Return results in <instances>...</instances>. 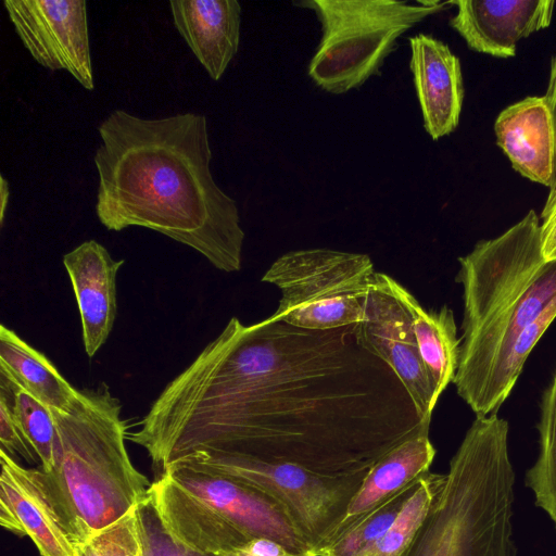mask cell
Here are the masks:
<instances>
[{"label":"cell","mask_w":556,"mask_h":556,"mask_svg":"<svg viewBox=\"0 0 556 556\" xmlns=\"http://www.w3.org/2000/svg\"><path fill=\"white\" fill-rule=\"evenodd\" d=\"M541 245L545 261L556 260V204L541 217Z\"/></svg>","instance_id":"cell-31"},{"label":"cell","mask_w":556,"mask_h":556,"mask_svg":"<svg viewBox=\"0 0 556 556\" xmlns=\"http://www.w3.org/2000/svg\"><path fill=\"white\" fill-rule=\"evenodd\" d=\"M358 342L396 374L420 417L431 419L438 402L433 380L418 351L412 321L389 290L383 273H376L366 299L364 319L354 325Z\"/></svg>","instance_id":"cell-10"},{"label":"cell","mask_w":556,"mask_h":556,"mask_svg":"<svg viewBox=\"0 0 556 556\" xmlns=\"http://www.w3.org/2000/svg\"><path fill=\"white\" fill-rule=\"evenodd\" d=\"M0 185H1V187H0V195H1L0 219H1V225H2L3 218H4V212L7 208L8 201H9L10 191H9V182L2 176H1Z\"/></svg>","instance_id":"cell-32"},{"label":"cell","mask_w":556,"mask_h":556,"mask_svg":"<svg viewBox=\"0 0 556 556\" xmlns=\"http://www.w3.org/2000/svg\"><path fill=\"white\" fill-rule=\"evenodd\" d=\"M1 383L10 392L13 412L18 426L36 452L40 468L49 472L58 462L61 443L51 408L25 390L1 376Z\"/></svg>","instance_id":"cell-24"},{"label":"cell","mask_w":556,"mask_h":556,"mask_svg":"<svg viewBox=\"0 0 556 556\" xmlns=\"http://www.w3.org/2000/svg\"><path fill=\"white\" fill-rule=\"evenodd\" d=\"M546 99L547 105L549 108L554 131H555V142H556V53L551 62V72L548 78V85L546 89V93L544 94ZM556 204V147H555V161H554V173L551 186L548 188V194L544 204V207L541 213V217L546 215L548 211Z\"/></svg>","instance_id":"cell-30"},{"label":"cell","mask_w":556,"mask_h":556,"mask_svg":"<svg viewBox=\"0 0 556 556\" xmlns=\"http://www.w3.org/2000/svg\"><path fill=\"white\" fill-rule=\"evenodd\" d=\"M463 321L457 394L476 414H497L507 400L504 371L520 333L556 301V260L545 261L535 211L458 258Z\"/></svg>","instance_id":"cell-3"},{"label":"cell","mask_w":556,"mask_h":556,"mask_svg":"<svg viewBox=\"0 0 556 556\" xmlns=\"http://www.w3.org/2000/svg\"><path fill=\"white\" fill-rule=\"evenodd\" d=\"M536 428L538 456L527 470L525 481L535 506L548 516L556 531V369L542 393Z\"/></svg>","instance_id":"cell-22"},{"label":"cell","mask_w":556,"mask_h":556,"mask_svg":"<svg viewBox=\"0 0 556 556\" xmlns=\"http://www.w3.org/2000/svg\"><path fill=\"white\" fill-rule=\"evenodd\" d=\"M135 510L146 556H217L179 542L163 523L150 494L136 505Z\"/></svg>","instance_id":"cell-27"},{"label":"cell","mask_w":556,"mask_h":556,"mask_svg":"<svg viewBox=\"0 0 556 556\" xmlns=\"http://www.w3.org/2000/svg\"><path fill=\"white\" fill-rule=\"evenodd\" d=\"M169 465L205 468L262 491L285 507L312 551L340 521L368 473L326 476L290 464L232 456H195Z\"/></svg>","instance_id":"cell-8"},{"label":"cell","mask_w":556,"mask_h":556,"mask_svg":"<svg viewBox=\"0 0 556 556\" xmlns=\"http://www.w3.org/2000/svg\"><path fill=\"white\" fill-rule=\"evenodd\" d=\"M429 429L426 427L404 440L372 466L340 521L318 546L343 533L429 471L437 453Z\"/></svg>","instance_id":"cell-19"},{"label":"cell","mask_w":556,"mask_h":556,"mask_svg":"<svg viewBox=\"0 0 556 556\" xmlns=\"http://www.w3.org/2000/svg\"><path fill=\"white\" fill-rule=\"evenodd\" d=\"M417 481L333 540L314 548L312 554L314 556H358L388 531L412 494Z\"/></svg>","instance_id":"cell-25"},{"label":"cell","mask_w":556,"mask_h":556,"mask_svg":"<svg viewBox=\"0 0 556 556\" xmlns=\"http://www.w3.org/2000/svg\"><path fill=\"white\" fill-rule=\"evenodd\" d=\"M98 131L96 212L108 230L144 227L195 250L219 270L241 268L244 231L236 201L212 176L204 115L147 119L115 110Z\"/></svg>","instance_id":"cell-2"},{"label":"cell","mask_w":556,"mask_h":556,"mask_svg":"<svg viewBox=\"0 0 556 556\" xmlns=\"http://www.w3.org/2000/svg\"><path fill=\"white\" fill-rule=\"evenodd\" d=\"M0 464L1 527L20 538L28 536L40 556H76L41 468H25L1 450Z\"/></svg>","instance_id":"cell-12"},{"label":"cell","mask_w":556,"mask_h":556,"mask_svg":"<svg viewBox=\"0 0 556 556\" xmlns=\"http://www.w3.org/2000/svg\"><path fill=\"white\" fill-rule=\"evenodd\" d=\"M163 473L207 503L248 538H268L295 553L312 554V545L285 507L262 491L190 465H169Z\"/></svg>","instance_id":"cell-11"},{"label":"cell","mask_w":556,"mask_h":556,"mask_svg":"<svg viewBox=\"0 0 556 556\" xmlns=\"http://www.w3.org/2000/svg\"><path fill=\"white\" fill-rule=\"evenodd\" d=\"M75 293L87 355L92 357L106 342L116 316V275L123 260L115 261L96 240H88L63 256Z\"/></svg>","instance_id":"cell-15"},{"label":"cell","mask_w":556,"mask_h":556,"mask_svg":"<svg viewBox=\"0 0 556 556\" xmlns=\"http://www.w3.org/2000/svg\"><path fill=\"white\" fill-rule=\"evenodd\" d=\"M392 294L407 312L421 359L430 374L439 399L453 382L459 363L460 337L453 311L443 305L427 311L418 300L395 279L383 274Z\"/></svg>","instance_id":"cell-20"},{"label":"cell","mask_w":556,"mask_h":556,"mask_svg":"<svg viewBox=\"0 0 556 556\" xmlns=\"http://www.w3.org/2000/svg\"><path fill=\"white\" fill-rule=\"evenodd\" d=\"M375 274L367 254L318 248L282 254L262 281L275 285L281 293L273 319L308 330H328L364 319Z\"/></svg>","instance_id":"cell-7"},{"label":"cell","mask_w":556,"mask_h":556,"mask_svg":"<svg viewBox=\"0 0 556 556\" xmlns=\"http://www.w3.org/2000/svg\"><path fill=\"white\" fill-rule=\"evenodd\" d=\"M450 25L477 52L497 58L516 54L518 41L548 27L553 0H458Z\"/></svg>","instance_id":"cell-13"},{"label":"cell","mask_w":556,"mask_h":556,"mask_svg":"<svg viewBox=\"0 0 556 556\" xmlns=\"http://www.w3.org/2000/svg\"><path fill=\"white\" fill-rule=\"evenodd\" d=\"M122 408L106 384L79 390L65 410L51 408L61 451L55 467L41 470L74 545L122 518L152 485L128 455Z\"/></svg>","instance_id":"cell-4"},{"label":"cell","mask_w":556,"mask_h":556,"mask_svg":"<svg viewBox=\"0 0 556 556\" xmlns=\"http://www.w3.org/2000/svg\"><path fill=\"white\" fill-rule=\"evenodd\" d=\"M0 450L11 457L18 454L28 463L39 460L36 452L30 446L18 426L13 412L10 392L2 383L0 392Z\"/></svg>","instance_id":"cell-28"},{"label":"cell","mask_w":556,"mask_h":556,"mask_svg":"<svg viewBox=\"0 0 556 556\" xmlns=\"http://www.w3.org/2000/svg\"><path fill=\"white\" fill-rule=\"evenodd\" d=\"M149 494L167 530L192 549L216 555L251 540L167 473L155 478Z\"/></svg>","instance_id":"cell-17"},{"label":"cell","mask_w":556,"mask_h":556,"mask_svg":"<svg viewBox=\"0 0 556 556\" xmlns=\"http://www.w3.org/2000/svg\"><path fill=\"white\" fill-rule=\"evenodd\" d=\"M509 425L476 417L451 458L445 483L403 556H517L516 475Z\"/></svg>","instance_id":"cell-5"},{"label":"cell","mask_w":556,"mask_h":556,"mask_svg":"<svg viewBox=\"0 0 556 556\" xmlns=\"http://www.w3.org/2000/svg\"><path fill=\"white\" fill-rule=\"evenodd\" d=\"M446 475H422L388 531L358 556H403L412 545L442 490Z\"/></svg>","instance_id":"cell-23"},{"label":"cell","mask_w":556,"mask_h":556,"mask_svg":"<svg viewBox=\"0 0 556 556\" xmlns=\"http://www.w3.org/2000/svg\"><path fill=\"white\" fill-rule=\"evenodd\" d=\"M174 24L213 80H218L236 55L240 40L241 5L237 0H172Z\"/></svg>","instance_id":"cell-18"},{"label":"cell","mask_w":556,"mask_h":556,"mask_svg":"<svg viewBox=\"0 0 556 556\" xmlns=\"http://www.w3.org/2000/svg\"><path fill=\"white\" fill-rule=\"evenodd\" d=\"M414 76L424 126L433 140L458 126L464 84L458 58L443 41L418 34L408 38Z\"/></svg>","instance_id":"cell-14"},{"label":"cell","mask_w":556,"mask_h":556,"mask_svg":"<svg viewBox=\"0 0 556 556\" xmlns=\"http://www.w3.org/2000/svg\"><path fill=\"white\" fill-rule=\"evenodd\" d=\"M217 556H313L289 549L281 543L268 538H254L231 549L222 551Z\"/></svg>","instance_id":"cell-29"},{"label":"cell","mask_w":556,"mask_h":556,"mask_svg":"<svg viewBox=\"0 0 556 556\" xmlns=\"http://www.w3.org/2000/svg\"><path fill=\"white\" fill-rule=\"evenodd\" d=\"M354 325L308 330L230 318L152 403L127 439L162 475L177 460L232 456L326 476L369 471L430 427Z\"/></svg>","instance_id":"cell-1"},{"label":"cell","mask_w":556,"mask_h":556,"mask_svg":"<svg viewBox=\"0 0 556 556\" xmlns=\"http://www.w3.org/2000/svg\"><path fill=\"white\" fill-rule=\"evenodd\" d=\"M301 4L315 11L323 28L308 75L321 89L339 94L378 74L399 37L452 2L314 0Z\"/></svg>","instance_id":"cell-6"},{"label":"cell","mask_w":556,"mask_h":556,"mask_svg":"<svg viewBox=\"0 0 556 556\" xmlns=\"http://www.w3.org/2000/svg\"><path fill=\"white\" fill-rule=\"evenodd\" d=\"M0 372L50 408L67 409L78 394L56 367L13 330L0 327Z\"/></svg>","instance_id":"cell-21"},{"label":"cell","mask_w":556,"mask_h":556,"mask_svg":"<svg viewBox=\"0 0 556 556\" xmlns=\"http://www.w3.org/2000/svg\"><path fill=\"white\" fill-rule=\"evenodd\" d=\"M496 143L520 175L549 188L555 161L553 118L543 97H527L506 109L494 123Z\"/></svg>","instance_id":"cell-16"},{"label":"cell","mask_w":556,"mask_h":556,"mask_svg":"<svg viewBox=\"0 0 556 556\" xmlns=\"http://www.w3.org/2000/svg\"><path fill=\"white\" fill-rule=\"evenodd\" d=\"M135 507L85 542L75 545L76 556H146Z\"/></svg>","instance_id":"cell-26"},{"label":"cell","mask_w":556,"mask_h":556,"mask_svg":"<svg viewBox=\"0 0 556 556\" xmlns=\"http://www.w3.org/2000/svg\"><path fill=\"white\" fill-rule=\"evenodd\" d=\"M23 46L41 66L68 72L93 90L87 3L84 0H4Z\"/></svg>","instance_id":"cell-9"}]
</instances>
